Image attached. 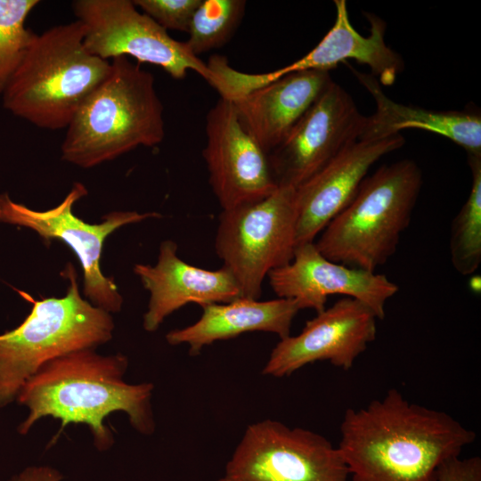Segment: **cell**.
I'll return each mask as SVG.
<instances>
[{
	"label": "cell",
	"instance_id": "1",
	"mask_svg": "<svg viewBox=\"0 0 481 481\" xmlns=\"http://www.w3.org/2000/svg\"><path fill=\"white\" fill-rule=\"evenodd\" d=\"M476 436L447 412L411 403L392 388L346 411L338 448L351 481H436L439 466Z\"/></svg>",
	"mask_w": 481,
	"mask_h": 481
},
{
	"label": "cell",
	"instance_id": "2",
	"mask_svg": "<svg viewBox=\"0 0 481 481\" xmlns=\"http://www.w3.org/2000/svg\"><path fill=\"white\" fill-rule=\"evenodd\" d=\"M128 360L122 354L102 355L94 349L76 351L44 364L25 384L17 400L29 410L18 431L26 435L44 417L88 426L97 450L110 449L114 437L104 424L108 415L126 412L131 426L151 435L155 421L150 382L129 384L124 380Z\"/></svg>",
	"mask_w": 481,
	"mask_h": 481
},
{
	"label": "cell",
	"instance_id": "3",
	"mask_svg": "<svg viewBox=\"0 0 481 481\" xmlns=\"http://www.w3.org/2000/svg\"><path fill=\"white\" fill-rule=\"evenodd\" d=\"M66 128L61 159L91 168L165 136L164 108L151 72L120 56Z\"/></svg>",
	"mask_w": 481,
	"mask_h": 481
},
{
	"label": "cell",
	"instance_id": "4",
	"mask_svg": "<svg viewBox=\"0 0 481 481\" xmlns=\"http://www.w3.org/2000/svg\"><path fill=\"white\" fill-rule=\"evenodd\" d=\"M110 61L90 53L78 20L36 34L2 94L14 116L50 130L67 128L86 98L109 76Z\"/></svg>",
	"mask_w": 481,
	"mask_h": 481
},
{
	"label": "cell",
	"instance_id": "5",
	"mask_svg": "<svg viewBox=\"0 0 481 481\" xmlns=\"http://www.w3.org/2000/svg\"><path fill=\"white\" fill-rule=\"evenodd\" d=\"M421 186V170L413 160L381 166L322 231L316 248L331 261L375 272L395 253Z\"/></svg>",
	"mask_w": 481,
	"mask_h": 481
},
{
	"label": "cell",
	"instance_id": "6",
	"mask_svg": "<svg viewBox=\"0 0 481 481\" xmlns=\"http://www.w3.org/2000/svg\"><path fill=\"white\" fill-rule=\"evenodd\" d=\"M65 296L33 300L29 315L15 329L0 334V408L17 400L25 384L46 363L112 338L110 313L80 295L69 265Z\"/></svg>",
	"mask_w": 481,
	"mask_h": 481
},
{
	"label": "cell",
	"instance_id": "7",
	"mask_svg": "<svg viewBox=\"0 0 481 481\" xmlns=\"http://www.w3.org/2000/svg\"><path fill=\"white\" fill-rule=\"evenodd\" d=\"M297 218L296 188L289 186H279L262 200L222 210L215 248L241 298L259 299L268 273L291 261Z\"/></svg>",
	"mask_w": 481,
	"mask_h": 481
},
{
	"label": "cell",
	"instance_id": "8",
	"mask_svg": "<svg viewBox=\"0 0 481 481\" xmlns=\"http://www.w3.org/2000/svg\"><path fill=\"white\" fill-rule=\"evenodd\" d=\"M72 11L84 27V45L94 56L110 61L131 56L157 65L172 77L183 79L188 70L209 85L213 76L207 63L194 55L185 42L169 36L131 0H76Z\"/></svg>",
	"mask_w": 481,
	"mask_h": 481
},
{
	"label": "cell",
	"instance_id": "9",
	"mask_svg": "<svg viewBox=\"0 0 481 481\" xmlns=\"http://www.w3.org/2000/svg\"><path fill=\"white\" fill-rule=\"evenodd\" d=\"M338 447L322 435L265 420L249 425L217 481H346Z\"/></svg>",
	"mask_w": 481,
	"mask_h": 481
},
{
	"label": "cell",
	"instance_id": "10",
	"mask_svg": "<svg viewBox=\"0 0 481 481\" xmlns=\"http://www.w3.org/2000/svg\"><path fill=\"white\" fill-rule=\"evenodd\" d=\"M87 194L81 183L56 207L37 211L13 201L7 193L0 194V222L35 231L45 240H59L69 247L83 270L84 294L94 306L108 313H118L123 298L118 287L101 270V257L106 238L118 228L149 218L161 216L157 212L112 211L100 224H88L73 214L74 204Z\"/></svg>",
	"mask_w": 481,
	"mask_h": 481
},
{
	"label": "cell",
	"instance_id": "11",
	"mask_svg": "<svg viewBox=\"0 0 481 481\" xmlns=\"http://www.w3.org/2000/svg\"><path fill=\"white\" fill-rule=\"evenodd\" d=\"M365 121L351 95L331 81L268 154L278 187L298 188L314 175L362 135Z\"/></svg>",
	"mask_w": 481,
	"mask_h": 481
},
{
	"label": "cell",
	"instance_id": "12",
	"mask_svg": "<svg viewBox=\"0 0 481 481\" xmlns=\"http://www.w3.org/2000/svg\"><path fill=\"white\" fill-rule=\"evenodd\" d=\"M206 135L202 155L223 210L262 200L278 188L268 154L242 126L231 100L220 97L209 110Z\"/></svg>",
	"mask_w": 481,
	"mask_h": 481
},
{
	"label": "cell",
	"instance_id": "13",
	"mask_svg": "<svg viewBox=\"0 0 481 481\" xmlns=\"http://www.w3.org/2000/svg\"><path fill=\"white\" fill-rule=\"evenodd\" d=\"M377 320L365 304L344 297L307 321L299 334L281 339L262 373L288 377L317 361L347 371L376 338Z\"/></svg>",
	"mask_w": 481,
	"mask_h": 481
},
{
	"label": "cell",
	"instance_id": "14",
	"mask_svg": "<svg viewBox=\"0 0 481 481\" xmlns=\"http://www.w3.org/2000/svg\"><path fill=\"white\" fill-rule=\"evenodd\" d=\"M267 277L278 298L295 300L301 310L320 313L327 298L338 294L363 302L378 320L384 319L387 300L399 290L384 274L328 259L314 241L298 245L291 261L272 270Z\"/></svg>",
	"mask_w": 481,
	"mask_h": 481
},
{
	"label": "cell",
	"instance_id": "15",
	"mask_svg": "<svg viewBox=\"0 0 481 481\" xmlns=\"http://www.w3.org/2000/svg\"><path fill=\"white\" fill-rule=\"evenodd\" d=\"M404 143L400 133L379 139L359 137L296 188V247L314 242L326 225L351 202L372 165L400 149Z\"/></svg>",
	"mask_w": 481,
	"mask_h": 481
},
{
	"label": "cell",
	"instance_id": "16",
	"mask_svg": "<svg viewBox=\"0 0 481 481\" xmlns=\"http://www.w3.org/2000/svg\"><path fill=\"white\" fill-rule=\"evenodd\" d=\"M134 272L150 292L143 323L149 332L157 330L168 315L187 304L203 306L241 298L229 270L224 266L208 270L186 263L178 257L177 245L171 240L160 244L155 265L136 264Z\"/></svg>",
	"mask_w": 481,
	"mask_h": 481
},
{
	"label": "cell",
	"instance_id": "17",
	"mask_svg": "<svg viewBox=\"0 0 481 481\" xmlns=\"http://www.w3.org/2000/svg\"><path fill=\"white\" fill-rule=\"evenodd\" d=\"M331 81L328 70H302L231 101L242 126L269 154Z\"/></svg>",
	"mask_w": 481,
	"mask_h": 481
},
{
	"label": "cell",
	"instance_id": "18",
	"mask_svg": "<svg viewBox=\"0 0 481 481\" xmlns=\"http://www.w3.org/2000/svg\"><path fill=\"white\" fill-rule=\"evenodd\" d=\"M201 308L202 314L196 322L166 335L168 344H185L189 354L197 355L206 346L246 332H270L282 339L290 335L292 322L301 310L295 300L282 298L265 301L239 298Z\"/></svg>",
	"mask_w": 481,
	"mask_h": 481
},
{
	"label": "cell",
	"instance_id": "19",
	"mask_svg": "<svg viewBox=\"0 0 481 481\" xmlns=\"http://www.w3.org/2000/svg\"><path fill=\"white\" fill-rule=\"evenodd\" d=\"M336 19L332 28L308 53L280 69L282 76L307 70H328L339 62L352 59L367 65L380 85L391 86L404 69L401 56L385 42V21L368 14L371 24L368 37L362 36L352 26L345 0L334 1Z\"/></svg>",
	"mask_w": 481,
	"mask_h": 481
},
{
	"label": "cell",
	"instance_id": "20",
	"mask_svg": "<svg viewBox=\"0 0 481 481\" xmlns=\"http://www.w3.org/2000/svg\"><path fill=\"white\" fill-rule=\"evenodd\" d=\"M359 83L375 102V112L366 117L360 137L385 138L404 128H418L443 135L464 148L469 155L481 156V117L471 111L433 110L395 102L387 97L371 74L351 69Z\"/></svg>",
	"mask_w": 481,
	"mask_h": 481
},
{
	"label": "cell",
	"instance_id": "21",
	"mask_svg": "<svg viewBox=\"0 0 481 481\" xmlns=\"http://www.w3.org/2000/svg\"><path fill=\"white\" fill-rule=\"evenodd\" d=\"M472 183L469 197L450 230V257L462 275L473 274L481 263V156L469 155Z\"/></svg>",
	"mask_w": 481,
	"mask_h": 481
},
{
	"label": "cell",
	"instance_id": "22",
	"mask_svg": "<svg viewBox=\"0 0 481 481\" xmlns=\"http://www.w3.org/2000/svg\"><path fill=\"white\" fill-rule=\"evenodd\" d=\"M245 7L243 0H201L185 41L192 53L198 56L226 44L240 24Z\"/></svg>",
	"mask_w": 481,
	"mask_h": 481
},
{
	"label": "cell",
	"instance_id": "23",
	"mask_svg": "<svg viewBox=\"0 0 481 481\" xmlns=\"http://www.w3.org/2000/svg\"><path fill=\"white\" fill-rule=\"evenodd\" d=\"M38 0H0V94L20 65L36 33L26 20Z\"/></svg>",
	"mask_w": 481,
	"mask_h": 481
},
{
	"label": "cell",
	"instance_id": "24",
	"mask_svg": "<svg viewBox=\"0 0 481 481\" xmlns=\"http://www.w3.org/2000/svg\"><path fill=\"white\" fill-rule=\"evenodd\" d=\"M135 5L160 27L188 32L194 12L201 0H133Z\"/></svg>",
	"mask_w": 481,
	"mask_h": 481
},
{
	"label": "cell",
	"instance_id": "25",
	"mask_svg": "<svg viewBox=\"0 0 481 481\" xmlns=\"http://www.w3.org/2000/svg\"><path fill=\"white\" fill-rule=\"evenodd\" d=\"M436 481H481V459L452 457L438 468Z\"/></svg>",
	"mask_w": 481,
	"mask_h": 481
},
{
	"label": "cell",
	"instance_id": "26",
	"mask_svg": "<svg viewBox=\"0 0 481 481\" xmlns=\"http://www.w3.org/2000/svg\"><path fill=\"white\" fill-rule=\"evenodd\" d=\"M61 474L50 467H29L24 469L11 481H60Z\"/></svg>",
	"mask_w": 481,
	"mask_h": 481
},
{
	"label": "cell",
	"instance_id": "27",
	"mask_svg": "<svg viewBox=\"0 0 481 481\" xmlns=\"http://www.w3.org/2000/svg\"><path fill=\"white\" fill-rule=\"evenodd\" d=\"M469 286H470V289L477 292V290L479 291L480 290V277L479 276H476V277H473L470 281H469Z\"/></svg>",
	"mask_w": 481,
	"mask_h": 481
}]
</instances>
